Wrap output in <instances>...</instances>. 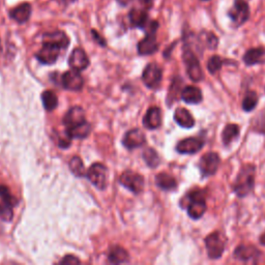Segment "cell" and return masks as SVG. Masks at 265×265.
I'll return each mask as SVG.
<instances>
[{"label": "cell", "instance_id": "cell-1", "mask_svg": "<svg viewBox=\"0 0 265 265\" xmlns=\"http://www.w3.org/2000/svg\"><path fill=\"white\" fill-rule=\"evenodd\" d=\"M255 172L254 165L242 166L232 186V190L237 197L243 198L252 193L255 186Z\"/></svg>", "mask_w": 265, "mask_h": 265}, {"label": "cell", "instance_id": "cell-4", "mask_svg": "<svg viewBox=\"0 0 265 265\" xmlns=\"http://www.w3.org/2000/svg\"><path fill=\"white\" fill-rule=\"evenodd\" d=\"M182 58H184V63L186 65L187 73H188L189 77L191 78V80H193L194 82L201 81L203 79L204 75H203V71L201 69L200 63H199L197 56L194 54V52L190 48H185Z\"/></svg>", "mask_w": 265, "mask_h": 265}, {"label": "cell", "instance_id": "cell-44", "mask_svg": "<svg viewBox=\"0 0 265 265\" xmlns=\"http://www.w3.org/2000/svg\"><path fill=\"white\" fill-rule=\"evenodd\" d=\"M203 2H206V0H203Z\"/></svg>", "mask_w": 265, "mask_h": 265}, {"label": "cell", "instance_id": "cell-5", "mask_svg": "<svg viewBox=\"0 0 265 265\" xmlns=\"http://www.w3.org/2000/svg\"><path fill=\"white\" fill-rule=\"evenodd\" d=\"M87 178L98 190H105L108 184V169L100 163L93 164L87 171Z\"/></svg>", "mask_w": 265, "mask_h": 265}, {"label": "cell", "instance_id": "cell-39", "mask_svg": "<svg viewBox=\"0 0 265 265\" xmlns=\"http://www.w3.org/2000/svg\"><path fill=\"white\" fill-rule=\"evenodd\" d=\"M92 34H93V36H94V38L100 44V45H103V46H105V40L98 35V33L96 32V31H94V30H92Z\"/></svg>", "mask_w": 265, "mask_h": 265}, {"label": "cell", "instance_id": "cell-24", "mask_svg": "<svg viewBox=\"0 0 265 265\" xmlns=\"http://www.w3.org/2000/svg\"><path fill=\"white\" fill-rule=\"evenodd\" d=\"M130 20L135 27H139L143 29H146L147 25L149 24L147 13L145 11L138 10V9H134L131 11Z\"/></svg>", "mask_w": 265, "mask_h": 265}, {"label": "cell", "instance_id": "cell-31", "mask_svg": "<svg viewBox=\"0 0 265 265\" xmlns=\"http://www.w3.org/2000/svg\"><path fill=\"white\" fill-rule=\"evenodd\" d=\"M199 39H200V42H201L205 47H207L208 49H211V50L216 49V48L218 47V44H219L218 37H217L213 32L203 31V32L199 35Z\"/></svg>", "mask_w": 265, "mask_h": 265}, {"label": "cell", "instance_id": "cell-35", "mask_svg": "<svg viewBox=\"0 0 265 265\" xmlns=\"http://www.w3.org/2000/svg\"><path fill=\"white\" fill-rule=\"evenodd\" d=\"M14 217V211H13V206L3 202L0 204V220H3L5 222H11Z\"/></svg>", "mask_w": 265, "mask_h": 265}, {"label": "cell", "instance_id": "cell-42", "mask_svg": "<svg viewBox=\"0 0 265 265\" xmlns=\"http://www.w3.org/2000/svg\"><path fill=\"white\" fill-rule=\"evenodd\" d=\"M63 2H64L65 4H73V3L76 2V0H63Z\"/></svg>", "mask_w": 265, "mask_h": 265}, {"label": "cell", "instance_id": "cell-19", "mask_svg": "<svg viewBox=\"0 0 265 265\" xmlns=\"http://www.w3.org/2000/svg\"><path fill=\"white\" fill-rule=\"evenodd\" d=\"M243 62L249 67L265 64V49L253 48L248 50L243 56Z\"/></svg>", "mask_w": 265, "mask_h": 265}, {"label": "cell", "instance_id": "cell-36", "mask_svg": "<svg viewBox=\"0 0 265 265\" xmlns=\"http://www.w3.org/2000/svg\"><path fill=\"white\" fill-rule=\"evenodd\" d=\"M222 67H223V60L218 55L210 57L208 63H207V69H208L210 74L218 73L222 69Z\"/></svg>", "mask_w": 265, "mask_h": 265}, {"label": "cell", "instance_id": "cell-15", "mask_svg": "<svg viewBox=\"0 0 265 265\" xmlns=\"http://www.w3.org/2000/svg\"><path fill=\"white\" fill-rule=\"evenodd\" d=\"M123 143L129 149L141 147L145 143V136L141 130L134 129V130L129 131L125 135V137L123 139Z\"/></svg>", "mask_w": 265, "mask_h": 265}, {"label": "cell", "instance_id": "cell-7", "mask_svg": "<svg viewBox=\"0 0 265 265\" xmlns=\"http://www.w3.org/2000/svg\"><path fill=\"white\" fill-rule=\"evenodd\" d=\"M229 17L235 26H240L247 22L250 17V8L244 0H235L233 8L229 11Z\"/></svg>", "mask_w": 265, "mask_h": 265}, {"label": "cell", "instance_id": "cell-11", "mask_svg": "<svg viewBox=\"0 0 265 265\" xmlns=\"http://www.w3.org/2000/svg\"><path fill=\"white\" fill-rule=\"evenodd\" d=\"M85 121H87L85 118V111L81 107H73L66 114L64 125L68 131L81 126Z\"/></svg>", "mask_w": 265, "mask_h": 265}, {"label": "cell", "instance_id": "cell-29", "mask_svg": "<svg viewBox=\"0 0 265 265\" xmlns=\"http://www.w3.org/2000/svg\"><path fill=\"white\" fill-rule=\"evenodd\" d=\"M90 131H91L90 125L87 121H85L84 124H82L81 126H79L77 128L68 130L67 131V136H69L71 139H73V138L83 139V138H86L89 135Z\"/></svg>", "mask_w": 265, "mask_h": 265}, {"label": "cell", "instance_id": "cell-28", "mask_svg": "<svg viewBox=\"0 0 265 265\" xmlns=\"http://www.w3.org/2000/svg\"><path fill=\"white\" fill-rule=\"evenodd\" d=\"M42 100H43V105L46 110L48 111H52L54 110L57 105H58V98L57 95L53 92L52 90H47L42 94Z\"/></svg>", "mask_w": 265, "mask_h": 265}, {"label": "cell", "instance_id": "cell-13", "mask_svg": "<svg viewBox=\"0 0 265 265\" xmlns=\"http://www.w3.org/2000/svg\"><path fill=\"white\" fill-rule=\"evenodd\" d=\"M84 80L78 71H69L63 76V85L65 88L72 91H79L82 89Z\"/></svg>", "mask_w": 265, "mask_h": 265}, {"label": "cell", "instance_id": "cell-41", "mask_svg": "<svg viewBox=\"0 0 265 265\" xmlns=\"http://www.w3.org/2000/svg\"><path fill=\"white\" fill-rule=\"evenodd\" d=\"M118 2H119L120 4H123L124 6H126L128 3H130V2H131V0H118Z\"/></svg>", "mask_w": 265, "mask_h": 265}, {"label": "cell", "instance_id": "cell-18", "mask_svg": "<svg viewBox=\"0 0 265 265\" xmlns=\"http://www.w3.org/2000/svg\"><path fill=\"white\" fill-rule=\"evenodd\" d=\"M143 124H144L145 128H147L149 130H155L157 128H160V126L162 124L161 109L157 107H151L150 109H148V111L146 112V114L144 116Z\"/></svg>", "mask_w": 265, "mask_h": 265}, {"label": "cell", "instance_id": "cell-20", "mask_svg": "<svg viewBox=\"0 0 265 265\" xmlns=\"http://www.w3.org/2000/svg\"><path fill=\"white\" fill-rule=\"evenodd\" d=\"M43 40H44V43L55 45V46L59 47L60 49H66L70 44V39H69L68 35L63 31H54V32L46 33L44 35Z\"/></svg>", "mask_w": 265, "mask_h": 265}, {"label": "cell", "instance_id": "cell-37", "mask_svg": "<svg viewBox=\"0 0 265 265\" xmlns=\"http://www.w3.org/2000/svg\"><path fill=\"white\" fill-rule=\"evenodd\" d=\"M0 197H2L4 202H6L12 206H15L18 203L17 199L11 194L9 188L6 186H0Z\"/></svg>", "mask_w": 265, "mask_h": 265}, {"label": "cell", "instance_id": "cell-40", "mask_svg": "<svg viewBox=\"0 0 265 265\" xmlns=\"http://www.w3.org/2000/svg\"><path fill=\"white\" fill-rule=\"evenodd\" d=\"M260 242H261V244L265 246V232L261 235V237H260Z\"/></svg>", "mask_w": 265, "mask_h": 265}, {"label": "cell", "instance_id": "cell-43", "mask_svg": "<svg viewBox=\"0 0 265 265\" xmlns=\"http://www.w3.org/2000/svg\"><path fill=\"white\" fill-rule=\"evenodd\" d=\"M143 3H145V4H150V3H152L153 0H142Z\"/></svg>", "mask_w": 265, "mask_h": 265}, {"label": "cell", "instance_id": "cell-17", "mask_svg": "<svg viewBox=\"0 0 265 265\" xmlns=\"http://www.w3.org/2000/svg\"><path fill=\"white\" fill-rule=\"evenodd\" d=\"M259 256H260V252L254 246L241 244V246H238L234 251V258L243 262L256 260Z\"/></svg>", "mask_w": 265, "mask_h": 265}, {"label": "cell", "instance_id": "cell-9", "mask_svg": "<svg viewBox=\"0 0 265 265\" xmlns=\"http://www.w3.org/2000/svg\"><path fill=\"white\" fill-rule=\"evenodd\" d=\"M60 50L62 49L55 45L44 43L43 48L36 54V58L38 59L39 63L44 65H53L54 63H56L60 54Z\"/></svg>", "mask_w": 265, "mask_h": 265}, {"label": "cell", "instance_id": "cell-27", "mask_svg": "<svg viewBox=\"0 0 265 265\" xmlns=\"http://www.w3.org/2000/svg\"><path fill=\"white\" fill-rule=\"evenodd\" d=\"M239 135V127L235 124H229L225 127L222 133L223 143L225 145H229L234 139H236Z\"/></svg>", "mask_w": 265, "mask_h": 265}, {"label": "cell", "instance_id": "cell-10", "mask_svg": "<svg viewBox=\"0 0 265 265\" xmlns=\"http://www.w3.org/2000/svg\"><path fill=\"white\" fill-rule=\"evenodd\" d=\"M144 84L149 88H156L162 81V70L156 64H149L142 76Z\"/></svg>", "mask_w": 265, "mask_h": 265}, {"label": "cell", "instance_id": "cell-34", "mask_svg": "<svg viewBox=\"0 0 265 265\" xmlns=\"http://www.w3.org/2000/svg\"><path fill=\"white\" fill-rule=\"evenodd\" d=\"M181 80L179 78H176L173 82H172V85H171V88H170V92H169V95H168V100H169V105H171L172 101H175L178 97V95L180 94L181 96Z\"/></svg>", "mask_w": 265, "mask_h": 265}, {"label": "cell", "instance_id": "cell-2", "mask_svg": "<svg viewBox=\"0 0 265 265\" xmlns=\"http://www.w3.org/2000/svg\"><path fill=\"white\" fill-rule=\"evenodd\" d=\"M227 240V236L221 231H215L206 236L204 241L208 257L210 259L221 258L226 249Z\"/></svg>", "mask_w": 265, "mask_h": 265}, {"label": "cell", "instance_id": "cell-16", "mask_svg": "<svg viewBox=\"0 0 265 265\" xmlns=\"http://www.w3.org/2000/svg\"><path fill=\"white\" fill-rule=\"evenodd\" d=\"M158 49L155 33H147V35L138 44V52L140 55H151Z\"/></svg>", "mask_w": 265, "mask_h": 265}, {"label": "cell", "instance_id": "cell-12", "mask_svg": "<svg viewBox=\"0 0 265 265\" xmlns=\"http://www.w3.org/2000/svg\"><path fill=\"white\" fill-rule=\"evenodd\" d=\"M204 146V141L199 138H187L179 141L176 150L182 154H194Z\"/></svg>", "mask_w": 265, "mask_h": 265}, {"label": "cell", "instance_id": "cell-6", "mask_svg": "<svg viewBox=\"0 0 265 265\" xmlns=\"http://www.w3.org/2000/svg\"><path fill=\"white\" fill-rule=\"evenodd\" d=\"M221 163L220 155L217 152H207L205 153L199 162V168L201 174L204 177L211 176L216 174Z\"/></svg>", "mask_w": 265, "mask_h": 265}, {"label": "cell", "instance_id": "cell-30", "mask_svg": "<svg viewBox=\"0 0 265 265\" xmlns=\"http://www.w3.org/2000/svg\"><path fill=\"white\" fill-rule=\"evenodd\" d=\"M143 157H144L145 163L151 168L157 167V165L161 162L160 156H158L157 152L153 148L145 149L143 152Z\"/></svg>", "mask_w": 265, "mask_h": 265}, {"label": "cell", "instance_id": "cell-22", "mask_svg": "<svg viewBox=\"0 0 265 265\" xmlns=\"http://www.w3.org/2000/svg\"><path fill=\"white\" fill-rule=\"evenodd\" d=\"M175 121L182 128L190 129L195 126V119L192 114L185 108H177L174 112Z\"/></svg>", "mask_w": 265, "mask_h": 265}, {"label": "cell", "instance_id": "cell-26", "mask_svg": "<svg viewBox=\"0 0 265 265\" xmlns=\"http://www.w3.org/2000/svg\"><path fill=\"white\" fill-rule=\"evenodd\" d=\"M108 259L110 262L114 264H119V263L127 262L129 260V254L124 248L119 246H114L110 249Z\"/></svg>", "mask_w": 265, "mask_h": 265}, {"label": "cell", "instance_id": "cell-25", "mask_svg": "<svg viewBox=\"0 0 265 265\" xmlns=\"http://www.w3.org/2000/svg\"><path fill=\"white\" fill-rule=\"evenodd\" d=\"M155 181H156V185L158 186V188H161L162 190H165V191H171V190L176 189V187H177L176 179L173 176H171L170 174L164 173V172L156 175Z\"/></svg>", "mask_w": 265, "mask_h": 265}, {"label": "cell", "instance_id": "cell-33", "mask_svg": "<svg viewBox=\"0 0 265 265\" xmlns=\"http://www.w3.org/2000/svg\"><path fill=\"white\" fill-rule=\"evenodd\" d=\"M258 104V95L254 91H249L243 100H242V109L247 112H250L255 109V107Z\"/></svg>", "mask_w": 265, "mask_h": 265}, {"label": "cell", "instance_id": "cell-23", "mask_svg": "<svg viewBox=\"0 0 265 265\" xmlns=\"http://www.w3.org/2000/svg\"><path fill=\"white\" fill-rule=\"evenodd\" d=\"M202 92L196 86H187L181 91V98L188 104H198L202 100Z\"/></svg>", "mask_w": 265, "mask_h": 265}, {"label": "cell", "instance_id": "cell-14", "mask_svg": "<svg viewBox=\"0 0 265 265\" xmlns=\"http://www.w3.org/2000/svg\"><path fill=\"white\" fill-rule=\"evenodd\" d=\"M69 64L73 70L80 72L87 69V67L89 66V59L84 50L77 48L72 52L69 59Z\"/></svg>", "mask_w": 265, "mask_h": 265}, {"label": "cell", "instance_id": "cell-8", "mask_svg": "<svg viewBox=\"0 0 265 265\" xmlns=\"http://www.w3.org/2000/svg\"><path fill=\"white\" fill-rule=\"evenodd\" d=\"M119 182L130 191H132L135 194H139L144 189V178L142 175L135 173L133 171H127L125 172L120 178Z\"/></svg>", "mask_w": 265, "mask_h": 265}, {"label": "cell", "instance_id": "cell-38", "mask_svg": "<svg viewBox=\"0 0 265 265\" xmlns=\"http://www.w3.org/2000/svg\"><path fill=\"white\" fill-rule=\"evenodd\" d=\"M80 260L78 258H76L75 256H66L62 261L60 264H65V265H72V264H79Z\"/></svg>", "mask_w": 265, "mask_h": 265}, {"label": "cell", "instance_id": "cell-21", "mask_svg": "<svg viewBox=\"0 0 265 265\" xmlns=\"http://www.w3.org/2000/svg\"><path fill=\"white\" fill-rule=\"evenodd\" d=\"M30 15H31V5L27 3L19 5L18 7L14 8L10 13L11 18L18 23L27 22L28 19L30 18Z\"/></svg>", "mask_w": 265, "mask_h": 265}, {"label": "cell", "instance_id": "cell-3", "mask_svg": "<svg viewBox=\"0 0 265 265\" xmlns=\"http://www.w3.org/2000/svg\"><path fill=\"white\" fill-rule=\"evenodd\" d=\"M189 202L188 214L193 220H198L206 211V202L204 199V194L202 191H193L186 198Z\"/></svg>", "mask_w": 265, "mask_h": 265}, {"label": "cell", "instance_id": "cell-32", "mask_svg": "<svg viewBox=\"0 0 265 265\" xmlns=\"http://www.w3.org/2000/svg\"><path fill=\"white\" fill-rule=\"evenodd\" d=\"M70 169L72 171L73 174H75L76 176H84L86 174V170L83 164V161L79 156H74L71 162H70Z\"/></svg>", "mask_w": 265, "mask_h": 265}]
</instances>
